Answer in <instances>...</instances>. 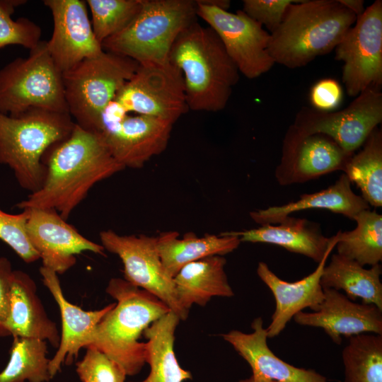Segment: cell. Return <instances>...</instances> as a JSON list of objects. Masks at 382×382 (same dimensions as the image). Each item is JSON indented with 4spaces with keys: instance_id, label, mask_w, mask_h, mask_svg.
I'll list each match as a JSON object with an SVG mask.
<instances>
[{
    "instance_id": "42",
    "label": "cell",
    "mask_w": 382,
    "mask_h": 382,
    "mask_svg": "<svg viewBox=\"0 0 382 382\" xmlns=\"http://www.w3.org/2000/svg\"><path fill=\"white\" fill-rule=\"evenodd\" d=\"M338 382H342V381H339Z\"/></svg>"
},
{
    "instance_id": "28",
    "label": "cell",
    "mask_w": 382,
    "mask_h": 382,
    "mask_svg": "<svg viewBox=\"0 0 382 382\" xmlns=\"http://www.w3.org/2000/svg\"><path fill=\"white\" fill-rule=\"evenodd\" d=\"M180 320L171 311L153 322L143 334L146 342L148 376L135 382H183L192 379L191 372L179 364L174 351L175 332ZM134 382V381H129Z\"/></svg>"
},
{
    "instance_id": "3",
    "label": "cell",
    "mask_w": 382,
    "mask_h": 382,
    "mask_svg": "<svg viewBox=\"0 0 382 382\" xmlns=\"http://www.w3.org/2000/svg\"><path fill=\"white\" fill-rule=\"evenodd\" d=\"M356 20L338 0L292 3L270 34L269 54L274 63L287 68L306 66L335 49Z\"/></svg>"
},
{
    "instance_id": "23",
    "label": "cell",
    "mask_w": 382,
    "mask_h": 382,
    "mask_svg": "<svg viewBox=\"0 0 382 382\" xmlns=\"http://www.w3.org/2000/svg\"><path fill=\"white\" fill-rule=\"evenodd\" d=\"M8 335L49 342L57 348L60 342L56 323L47 316L33 278L22 270H13L11 307L5 325Z\"/></svg>"
},
{
    "instance_id": "34",
    "label": "cell",
    "mask_w": 382,
    "mask_h": 382,
    "mask_svg": "<svg viewBox=\"0 0 382 382\" xmlns=\"http://www.w3.org/2000/svg\"><path fill=\"white\" fill-rule=\"evenodd\" d=\"M25 3V0H0V48L16 45L30 50L41 41L38 25L27 18H11L16 8Z\"/></svg>"
},
{
    "instance_id": "7",
    "label": "cell",
    "mask_w": 382,
    "mask_h": 382,
    "mask_svg": "<svg viewBox=\"0 0 382 382\" xmlns=\"http://www.w3.org/2000/svg\"><path fill=\"white\" fill-rule=\"evenodd\" d=\"M139 66L132 59L103 51L62 73L68 111L74 122L99 133L105 110Z\"/></svg>"
},
{
    "instance_id": "33",
    "label": "cell",
    "mask_w": 382,
    "mask_h": 382,
    "mask_svg": "<svg viewBox=\"0 0 382 382\" xmlns=\"http://www.w3.org/2000/svg\"><path fill=\"white\" fill-rule=\"evenodd\" d=\"M91 25L102 42L127 26L139 13L142 0H86Z\"/></svg>"
},
{
    "instance_id": "1",
    "label": "cell",
    "mask_w": 382,
    "mask_h": 382,
    "mask_svg": "<svg viewBox=\"0 0 382 382\" xmlns=\"http://www.w3.org/2000/svg\"><path fill=\"white\" fill-rule=\"evenodd\" d=\"M46 177L41 187L17 204L20 209H53L65 220L98 183L125 168L100 134L75 123L71 134L43 156Z\"/></svg>"
},
{
    "instance_id": "15",
    "label": "cell",
    "mask_w": 382,
    "mask_h": 382,
    "mask_svg": "<svg viewBox=\"0 0 382 382\" xmlns=\"http://www.w3.org/2000/svg\"><path fill=\"white\" fill-rule=\"evenodd\" d=\"M53 19V31L46 41L47 51L62 72L104 50L96 39L89 19L86 1L45 0Z\"/></svg>"
},
{
    "instance_id": "30",
    "label": "cell",
    "mask_w": 382,
    "mask_h": 382,
    "mask_svg": "<svg viewBox=\"0 0 382 382\" xmlns=\"http://www.w3.org/2000/svg\"><path fill=\"white\" fill-rule=\"evenodd\" d=\"M362 149L347 161L344 173L355 183L362 198L375 207H382V132L378 127L368 136Z\"/></svg>"
},
{
    "instance_id": "12",
    "label": "cell",
    "mask_w": 382,
    "mask_h": 382,
    "mask_svg": "<svg viewBox=\"0 0 382 382\" xmlns=\"http://www.w3.org/2000/svg\"><path fill=\"white\" fill-rule=\"evenodd\" d=\"M343 62L342 82L347 94L357 96L382 84V1H375L357 17L335 47Z\"/></svg>"
},
{
    "instance_id": "13",
    "label": "cell",
    "mask_w": 382,
    "mask_h": 382,
    "mask_svg": "<svg viewBox=\"0 0 382 382\" xmlns=\"http://www.w3.org/2000/svg\"><path fill=\"white\" fill-rule=\"evenodd\" d=\"M381 121L382 93L380 88L369 87L340 111L302 108L291 127L303 135H326L345 152L354 154Z\"/></svg>"
},
{
    "instance_id": "17",
    "label": "cell",
    "mask_w": 382,
    "mask_h": 382,
    "mask_svg": "<svg viewBox=\"0 0 382 382\" xmlns=\"http://www.w3.org/2000/svg\"><path fill=\"white\" fill-rule=\"evenodd\" d=\"M173 125L157 117L127 114L105 124L98 134L125 168H141L166 149Z\"/></svg>"
},
{
    "instance_id": "38",
    "label": "cell",
    "mask_w": 382,
    "mask_h": 382,
    "mask_svg": "<svg viewBox=\"0 0 382 382\" xmlns=\"http://www.w3.org/2000/svg\"><path fill=\"white\" fill-rule=\"evenodd\" d=\"M342 98V90L339 83L332 79L318 81L311 88L310 99L318 110L330 112L337 108Z\"/></svg>"
},
{
    "instance_id": "11",
    "label": "cell",
    "mask_w": 382,
    "mask_h": 382,
    "mask_svg": "<svg viewBox=\"0 0 382 382\" xmlns=\"http://www.w3.org/2000/svg\"><path fill=\"white\" fill-rule=\"evenodd\" d=\"M99 236L105 250L121 260L127 282L155 296L180 320L187 319L189 312L180 305L173 278L161 262L157 236L120 235L110 229L102 231Z\"/></svg>"
},
{
    "instance_id": "36",
    "label": "cell",
    "mask_w": 382,
    "mask_h": 382,
    "mask_svg": "<svg viewBox=\"0 0 382 382\" xmlns=\"http://www.w3.org/2000/svg\"><path fill=\"white\" fill-rule=\"evenodd\" d=\"M86 349L83 359L76 364L82 382H125L127 374L119 364L93 346Z\"/></svg>"
},
{
    "instance_id": "25",
    "label": "cell",
    "mask_w": 382,
    "mask_h": 382,
    "mask_svg": "<svg viewBox=\"0 0 382 382\" xmlns=\"http://www.w3.org/2000/svg\"><path fill=\"white\" fill-rule=\"evenodd\" d=\"M178 237L175 231L162 232L157 236L161 262L173 278L185 265L210 256H223L237 249L241 243L239 237L224 232L202 236L187 232L181 238Z\"/></svg>"
},
{
    "instance_id": "31",
    "label": "cell",
    "mask_w": 382,
    "mask_h": 382,
    "mask_svg": "<svg viewBox=\"0 0 382 382\" xmlns=\"http://www.w3.org/2000/svg\"><path fill=\"white\" fill-rule=\"evenodd\" d=\"M47 352L45 340L14 337L9 360L0 372V382H48L52 377Z\"/></svg>"
},
{
    "instance_id": "2",
    "label": "cell",
    "mask_w": 382,
    "mask_h": 382,
    "mask_svg": "<svg viewBox=\"0 0 382 382\" xmlns=\"http://www.w3.org/2000/svg\"><path fill=\"white\" fill-rule=\"evenodd\" d=\"M169 61L182 74L188 110L215 112L225 108L239 71L210 27L196 21L184 29Z\"/></svg>"
},
{
    "instance_id": "4",
    "label": "cell",
    "mask_w": 382,
    "mask_h": 382,
    "mask_svg": "<svg viewBox=\"0 0 382 382\" xmlns=\"http://www.w3.org/2000/svg\"><path fill=\"white\" fill-rule=\"evenodd\" d=\"M106 292L116 300L115 305L96 327L89 346L119 364L127 376L137 375L146 363V342L139 341L141 335L170 310L125 279L112 278Z\"/></svg>"
},
{
    "instance_id": "8",
    "label": "cell",
    "mask_w": 382,
    "mask_h": 382,
    "mask_svg": "<svg viewBox=\"0 0 382 382\" xmlns=\"http://www.w3.org/2000/svg\"><path fill=\"white\" fill-rule=\"evenodd\" d=\"M35 108L69 113L62 72L45 40L28 57L16 58L0 70V113L16 117Z\"/></svg>"
},
{
    "instance_id": "29",
    "label": "cell",
    "mask_w": 382,
    "mask_h": 382,
    "mask_svg": "<svg viewBox=\"0 0 382 382\" xmlns=\"http://www.w3.org/2000/svg\"><path fill=\"white\" fill-rule=\"evenodd\" d=\"M356 227L351 231H338L337 254L352 259L361 266H373L382 260V215L365 209L354 219Z\"/></svg>"
},
{
    "instance_id": "6",
    "label": "cell",
    "mask_w": 382,
    "mask_h": 382,
    "mask_svg": "<svg viewBox=\"0 0 382 382\" xmlns=\"http://www.w3.org/2000/svg\"><path fill=\"white\" fill-rule=\"evenodd\" d=\"M193 0H142L135 18L119 33L102 42L104 51L125 56L139 64L169 61L180 33L197 21Z\"/></svg>"
},
{
    "instance_id": "35",
    "label": "cell",
    "mask_w": 382,
    "mask_h": 382,
    "mask_svg": "<svg viewBox=\"0 0 382 382\" xmlns=\"http://www.w3.org/2000/svg\"><path fill=\"white\" fill-rule=\"evenodd\" d=\"M28 209L18 214H11L0 209V240L7 244L24 262L32 263L40 260L28 238L26 223Z\"/></svg>"
},
{
    "instance_id": "32",
    "label": "cell",
    "mask_w": 382,
    "mask_h": 382,
    "mask_svg": "<svg viewBox=\"0 0 382 382\" xmlns=\"http://www.w3.org/2000/svg\"><path fill=\"white\" fill-rule=\"evenodd\" d=\"M342 359L344 382H382V335L349 337Z\"/></svg>"
},
{
    "instance_id": "9",
    "label": "cell",
    "mask_w": 382,
    "mask_h": 382,
    "mask_svg": "<svg viewBox=\"0 0 382 382\" xmlns=\"http://www.w3.org/2000/svg\"><path fill=\"white\" fill-rule=\"evenodd\" d=\"M188 110L181 72L170 61L139 64L105 110L102 125L134 112L174 124Z\"/></svg>"
},
{
    "instance_id": "40",
    "label": "cell",
    "mask_w": 382,
    "mask_h": 382,
    "mask_svg": "<svg viewBox=\"0 0 382 382\" xmlns=\"http://www.w3.org/2000/svg\"><path fill=\"white\" fill-rule=\"evenodd\" d=\"M340 4L351 11L356 16H360L364 11L362 0H338Z\"/></svg>"
},
{
    "instance_id": "22",
    "label": "cell",
    "mask_w": 382,
    "mask_h": 382,
    "mask_svg": "<svg viewBox=\"0 0 382 382\" xmlns=\"http://www.w3.org/2000/svg\"><path fill=\"white\" fill-rule=\"evenodd\" d=\"M226 234L239 237L241 242L263 243L280 246L320 262L330 247L337 243L336 235L328 238L320 226L303 218L288 216L277 224L243 231H229Z\"/></svg>"
},
{
    "instance_id": "14",
    "label": "cell",
    "mask_w": 382,
    "mask_h": 382,
    "mask_svg": "<svg viewBox=\"0 0 382 382\" xmlns=\"http://www.w3.org/2000/svg\"><path fill=\"white\" fill-rule=\"evenodd\" d=\"M352 155L326 135H303L291 126L283 140L275 178L280 185L286 186L306 183L333 171L343 172Z\"/></svg>"
},
{
    "instance_id": "20",
    "label": "cell",
    "mask_w": 382,
    "mask_h": 382,
    "mask_svg": "<svg viewBox=\"0 0 382 382\" xmlns=\"http://www.w3.org/2000/svg\"><path fill=\"white\" fill-rule=\"evenodd\" d=\"M333 244L318 263L316 270L303 279L290 282L282 280L268 267L260 262L257 274L268 286L275 299V309L266 328L268 338L279 335L294 316L306 308L316 311L324 298L320 279L328 257L335 247Z\"/></svg>"
},
{
    "instance_id": "5",
    "label": "cell",
    "mask_w": 382,
    "mask_h": 382,
    "mask_svg": "<svg viewBox=\"0 0 382 382\" xmlns=\"http://www.w3.org/2000/svg\"><path fill=\"white\" fill-rule=\"evenodd\" d=\"M74 125L68 112L35 108L16 117L0 113V163L12 170L22 188L37 191L46 177L45 154L66 139Z\"/></svg>"
},
{
    "instance_id": "16",
    "label": "cell",
    "mask_w": 382,
    "mask_h": 382,
    "mask_svg": "<svg viewBox=\"0 0 382 382\" xmlns=\"http://www.w3.org/2000/svg\"><path fill=\"white\" fill-rule=\"evenodd\" d=\"M26 231L42 265L64 274L76 262V255L85 251L105 256V249L82 236L53 209L29 208Z\"/></svg>"
},
{
    "instance_id": "19",
    "label": "cell",
    "mask_w": 382,
    "mask_h": 382,
    "mask_svg": "<svg viewBox=\"0 0 382 382\" xmlns=\"http://www.w3.org/2000/svg\"><path fill=\"white\" fill-rule=\"evenodd\" d=\"M40 273L43 284L57 303L62 319L59 345L49 364L50 374L53 378L63 364H71L81 349L90 345L96 327L115 306V302L99 310L85 311L65 298L58 274L54 271L42 266Z\"/></svg>"
},
{
    "instance_id": "27",
    "label": "cell",
    "mask_w": 382,
    "mask_h": 382,
    "mask_svg": "<svg viewBox=\"0 0 382 382\" xmlns=\"http://www.w3.org/2000/svg\"><path fill=\"white\" fill-rule=\"evenodd\" d=\"M381 265L366 269L356 261L333 254L325 265L320 279L323 289L343 290L347 298L354 301L373 304L382 310Z\"/></svg>"
},
{
    "instance_id": "21",
    "label": "cell",
    "mask_w": 382,
    "mask_h": 382,
    "mask_svg": "<svg viewBox=\"0 0 382 382\" xmlns=\"http://www.w3.org/2000/svg\"><path fill=\"white\" fill-rule=\"evenodd\" d=\"M251 328L250 333L233 330L221 336L249 364L253 376L278 382H329L315 370L292 366L274 354L268 347L261 317L253 320Z\"/></svg>"
},
{
    "instance_id": "24",
    "label": "cell",
    "mask_w": 382,
    "mask_h": 382,
    "mask_svg": "<svg viewBox=\"0 0 382 382\" xmlns=\"http://www.w3.org/2000/svg\"><path fill=\"white\" fill-rule=\"evenodd\" d=\"M313 209L329 210L354 220L359 212L369 209V204L353 192L351 181L342 173L335 183L325 189L303 194L298 200L253 211L249 214L255 222L262 226L277 224L291 213Z\"/></svg>"
},
{
    "instance_id": "39",
    "label": "cell",
    "mask_w": 382,
    "mask_h": 382,
    "mask_svg": "<svg viewBox=\"0 0 382 382\" xmlns=\"http://www.w3.org/2000/svg\"><path fill=\"white\" fill-rule=\"evenodd\" d=\"M13 270L9 260L0 257V336L8 335L5 325L11 307V283Z\"/></svg>"
},
{
    "instance_id": "26",
    "label": "cell",
    "mask_w": 382,
    "mask_h": 382,
    "mask_svg": "<svg viewBox=\"0 0 382 382\" xmlns=\"http://www.w3.org/2000/svg\"><path fill=\"white\" fill-rule=\"evenodd\" d=\"M223 256L214 255L190 262L173 277L178 302L189 312L193 304L204 306L214 296L232 297Z\"/></svg>"
},
{
    "instance_id": "10",
    "label": "cell",
    "mask_w": 382,
    "mask_h": 382,
    "mask_svg": "<svg viewBox=\"0 0 382 382\" xmlns=\"http://www.w3.org/2000/svg\"><path fill=\"white\" fill-rule=\"evenodd\" d=\"M197 17L218 35L239 73L253 79L267 72L275 64L268 52L270 34L243 10L231 13L197 0Z\"/></svg>"
},
{
    "instance_id": "41",
    "label": "cell",
    "mask_w": 382,
    "mask_h": 382,
    "mask_svg": "<svg viewBox=\"0 0 382 382\" xmlns=\"http://www.w3.org/2000/svg\"><path fill=\"white\" fill-rule=\"evenodd\" d=\"M238 382H278L271 379H268L260 376H254L251 375L250 377L241 379Z\"/></svg>"
},
{
    "instance_id": "37",
    "label": "cell",
    "mask_w": 382,
    "mask_h": 382,
    "mask_svg": "<svg viewBox=\"0 0 382 382\" xmlns=\"http://www.w3.org/2000/svg\"><path fill=\"white\" fill-rule=\"evenodd\" d=\"M300 0H244L243 11L274 32L281 23L286 8Z\"/></svg>"
},
{
    "instance_id": "18",
    "label": "cell",
    "mask_w": 382,
    "mask_h": 382,
    "mask_svg": "<svg viewBox=\"0 0 382 382\" xmlns=\"http://www.w3.org/2000/svg\"><path fill=\"white\" fill-rule=\"evenodd\" d=\"M323 292L318 309L299 312L293 318L296 323L323 329L336 345H341L343 337L382 335V310L373 304L356 303L333 289H323Z\"/></svg>"
}]
</instances>
